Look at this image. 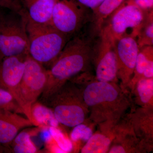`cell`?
I'll list each match as a JSON object with an SVG mask.
<instances>
[{
    "instance_id": "obj_2",
    "label": "cell",
    "mask_w": 153,
    "mask_h": 153,
    "mask_svg": "<svg viewBox=\"0 0 153 153\" xmlns=\"http://www.w3.org/2000/svg\"><path fill=\"white\" fill-rule=\"evenodd\" d=\"M97 37L85 29L69 39L58 57L48 69L47 85L41 94L46 101L65 83L87 71L93 61Z\"/></svg>"
},
{
    "instance_id": "obj_20",
    "label": "cell",
    "mask_w": 153,
    "mask_h": 153,
    "mask_svg": "<svg viewBox=\"0 0 153 153\" xmlns=\"http://www.w3.org/2000/svg\"><path fill=\"white\" fill-rule=\"evenodd\" d=\"M31 131H22L17 135L10 146L14 153H34L38 149L31 139Z\"/></svg>"
},
{
    "instance_id": "obj_3",
    "label": "cell",
    "mask_w": 153,
    "mask_h": 153,
    "mask_svg": "<svg viewBox=\"0 0 153 153\" xmlns=\"http://www.w3.org/2000/svg\"><path fill=\"white\" fill-rule=\"evenodd\" d=\"M43 103L52 110L59 123L68 127L84 123L89 115L80 88L71 80Z\"/></svg>"
},
{
    "instance_id": "obj_23",
    "label": "cell",
    "mask_w": 153,
    "mask_h": 153,
    "mask_svg": "<svg viewBox=\"0 0 153 153\" xmlns=\"http://www.w3.org/2000/svg\"><path fill=\"white\" fill-rule=\"evenodd\" d=\"M49 133L56 144L65 153L71 152L73 149V144L68 138L66 137L58 128L51 127L49 128Z\"/></svg>"
},
{
    "instance_id": "obj_8",
    "label": "cell",
    "mask_w": 153,
    "mask_h": 153,
    "mask_svg": "<svg viewBox=\"0 0 153 153\" xmlns=\"http://www.w3.org/2000/svg\"><path fill=\"white\" fill-rule=\"evenodd\" d=\"M48 78V69L28 54L25 61L21 90L27 109V117L32 123L31 106L44 92Z\"/></svg>"
},
{
    "instance_id": "obj_25",
    "label": "cell",
    "mask_w": 153,
    "mask_h": 153,
    "mask_svg": "<svg viewBox=\"0 0 153 153\" xmlns=\"http://www.w3.org/2000/svg\"><path fill=\"white\" fill-rule=\"evenodd\" d=\"M0 7L20 13H23L20 0H0Z\"/></svg>"
},
{
    "instance_id": "obj_19",
    "label": "cell",
    "mask_w": 153,
    "mask_h": 153,
    "mask_svg": "<svg viewBox=\"0 0 153 153\" xmlns=\"http://www.w3.org/2000/svg\"><path fill=\"white\" fill-rule=\"evenodd\" d=\"M132 93L140 107L153 108V78H142L137 82Z\"/></svg>"
},
{
    "instance_id": "obj_16",
    "label": "cell",
    "mask_w": 153,
    "mask_h": 153,
    "mask_svg": "<svg viewBox=\"0 0 153 153\" xmlns=\"http://www.w3.org/2000/svg\"><path fill=\"white\" fill-rule=\"evenodd\" d=\"M126 0H104L98 7L92 11L91 30L98 36L102 27L108 17Z\"/></svg>"
},
{
    "instance_id": "obj_27",
    "label": "cell",
    "mask_w": 153,
    "mask_h": 153,
    "mask_svg": "<svg viewBox=\"0 0 153 153\" xmlns=\"http://www.w3.org/2000/svg\"><path fill=\"white\" fill-rule=\"evenodd\" d=\"M141 9L146 12L153 10V0H131Z\"/></svg>"
},
{
    "instance_id": "obj_24",
    "label": "cell",
    "mask_w": 153,
    "mask_h": 153,
    "mask_svg": "<svg viewBox=\"0 0 153 153\" xmlns=\"http://www.w3.org/2000/svg\"><path fill=\"white\" fill-rule=\"evenodd\" d=\"M71 134V140L76 142L79 140L87 142L93 135L92 129L84 123L80 124L74 126Z\"/></svg>"
},
{
    "instance_id": "obj_5",
    "label": "cell",
    "mask_w": 153,
    "mask_h": 153,
    "mask_svg": "<svg viewBox=\"0 0 153 153\" xmlns=\"http://www.w3.org/2000/svg\"><path fill=\"white\" fill-rule=\"evenodd\" d=\"M26 25L24 13L0 10V61L7 57L29 54Z\"/></svg>"
},
{
    "instance_id": "obj_12",
    "label": "cell",
    "mask_w": 153,
    "mask_h": 153,
    "mask_svg": "<svg viewBox=\"0 0 153 153\" xmlns=\"http://www.w3.org/2000/svg\"><path fill=\"white\" fill-rule=\"evenodd\" d=\"M153 109L140 107L132 111L127 117L136 135L148 151L152 149Z\"/></svg>"
},
{
    "instance_id": "obj_10",
    "label": "cell",
    "mask_w": 153,
    "mask_h": 153,
    "mask_svg": "<svg viewBox=\"0 0 153 153\" xmlns=\"http://www.w3.org/2000/svg\"><path fill=\"white\" fill-rule=\"evenodd\" d=\"M28 55L10 56L0 61V87L13 94L24 110L27 117V109L22 98L21 85Z\"/></svg>"
},
{
    "instance_id": "obj_7",
    "label": "cell",
    "mask_w": 153,
    "mask_h": 153,
    "mask_svg": "<svg viewBox=\"0 0 153 153\" xmlns=\"http://www.w3.org/2000/svg\"><path fill=\"white\" fill-rule=\"evenodd\" d=\"M149 12L143 10L131 0H126L108 17L101 29L114 41L125 36L136 39Z\"/></svg>"
},
{
    "instance_id": "obj_28",
    "label": "cell",
    "mask_w": 153,
    "mask_h": 153,
    "mask_svg": "<svg viewBox=\"0 0 153 153\" xmlns=\"http://www.w3.org/2000/svg\"><path fill=\"white\" fill-rule=\"evenodd\" d=\"M82 5L93 11L100 5L104 0H77Z\"/></svg>"
},
{
    "instance_id": "obj_13",
    "label": "cell",
    "mask_w": 153,
    "mask_h": 153,
    "mask_svg": "<svg viewBox=\"0 0 153 153\" xmlns=\"http://www.w3.org/2000/svg\"><path fill=\"white\" fill-rule=\"evenodd\" d=\"M19 114L0 109V145L10 146L19 131L24 128L33 125L28 118L21 116Z\"/></svg>"
},
{
    "instance_id": "obj_11",
    "label": "cell",
    "mask_w": 153,
    "mask_h": 153,
    "mask_svg": "<svg viewBox=\"0 0 153 153\" xmlns=\"http://www.w3.org/2000/svg\"><path fill=\"white\" fill-rule=\"evenodd\" d=\"M115 50L117 65L118 79L120 86L127 90L134 74L139 48L136 39L131 37H122L114 41Z\"/></svg>"
},
{
    "instance_id": "obj_22",
    "label": "cell",
    "mask_w": 153,
    "mask_h": 153,
    "mask_svg": "<svg viewBox=\"0 0 153 153\" xmlns=\"http://www.w3.org/2000/svg\"><path fill=\"white\" fill-rule=\"evenodd\" d=\"M0 109L7 110L19 114L25 115L24 110L13 96L7 90L0 87Z\"/></svg>"
},
{
    "instance_id": "obj_17",
    "label": "cell",
    "mask_w": 153,
    "mask_h": 153,
    "mask_svg": "<svg viewBox=\"0 0 153 153\" xmlns=\"http://www.w3.org/2000/svg\"><path fill=\"white\" fill-rule=\"evenodd\" d=\"M114 138L113 128L108 131H100L93 134L81 150L82 153L108 152Z\"/></svg>"
},
{
    "instance_id": "obj_21",
    "label": "cell",
    "mask_w": 153,
    "mask_h": 153,
    "mask_svg": "<svg viewBox=\"0 0 153 153\" xmlns=\"http://www.w3.org/2000/svg\"><path fill=\"white\" fill-rule=\"evenodd\" d=\"M153 10L150 11L137 36L136 40L139 49L145 46H153Z\"/></svg>"
},
{
    "instance_id": "obj_29",
    "label": "cell",
    "mask_w": 153,
    "mask_h": 153,
    "mask_svg": "<svg viewBox=\"0 0 153 153\" xmlns=\"http://www.w3.org/2000/svg\"></svg>"
},
{
    "instance_id": "obj_6",
    "label": "cell",
    "mask_w": 153,
    "mask_h": 153,
    "mask_svg": "<svg viewBox=\"0 0 153 153\" xmlns=\"http://www.w3.org/2000/svg\"><path fill=\"white\" fill-rule=\"evenodd\" d=\"M90 10L77 0H55L51 25L70 39L91 22Z\"/></svg>"
},
{
    "instance_id": "obj_15",
    "label": "cell",
    "mask_w": 153,
    "mask_h": 153,
    "mask_svg": "<svg viewBox=\"0 0 153 153\" xmlns=\"http://www.w3.org/2000/svg\"><path fill=\"white\" fill-rule=\"evenodd\" d=\"M153 69V46H145L139 50L133 75L127 90L132 93L137 82L141 79L146 70Z\"/></svg>"
},
{
    "instance_id": "obj_18",
    "label": "cell",
    "mask_w": 153,
    "mask_h": 153,
    "mask_svg": "<svg viewBox=\"0 0 153 153\" xmlns=\"http://www.w3.org/2000/svg\"><path fill=\"white\" fill-rule=\"evenodd\" d=\"M31 113L34 125L49 128L51 127L58 128L59 123L50 108L36 102L31 106Z\"/></svg>"
},
{
    "instance_id": "obj_4",
    "label": "cell",
    "mask_w": 153,
    "mask_h": 153,
    "mask_svg": "<svg viewBox=\"0 0 153 153\" xmlns=\"http://www.w3.org/2000/svg\"><path fill=\"white\" fill-rule=\"evenodd\" d=\"M26 28L29 55L44 66H50L69 39L51 24H36L27 19Z\"/></svg>"
},
{
    "instance_id": "obj_26",
    "label": "cell",
    "mask_w": 153,
    "mask_h": 153,
    "mask_svg": "<svg viewBox=\"0 0 153 153\" xmlns=\"http://www.w3.org/2000/svg\"><path fill=\"white\" fill-rule=\"evenodd\" d=\"M46 146L49 152L64 153V152L56 144L50 134L46 140Z\"/></svg>"
},
{
    "instance_id": "obj_14",
    "label": "cell",
    "mask_w": 153,
    "mask_h": 153,
    "mask_svg": "<svg viewBox=\"0 0 153 153\" xmlns=\"http://www.w3.org/2000/svg\"><path fill=\"white\" fill-rule=\"evenodd\" d=\"M26 19L39 24H51L55 0H20Z\"/></svg>"
},
{
    "instance_id": "obj_9",
    "label": "cell",
    "mask_w": 153,
    "mask_h": 153,
    "mask_svg": "<svg viewBox=\"0 0 153 153\" xmlns=\"http://www.w3.org/2000/svg\"><path fill=\"white\" fill-rule=\"evenodd\" d=\"M93 60L95 67V79L99 81L117 82V65L114 41L105 30L98 35Z\"/></svg>"
},
{
    "instance_id": "obj_1",
    "label": "cell",
    "mask_w": 153,
    "mask_h": 153,
    "mask_svg": "<svg viewBox=\"0 0 153 153\" xmlns=\"http://www.w3.org/2000/svg\"><path fill=\"white\" fill-rule=\"evenodd\" d=\"M79 86L89 111L90 120L98 125L100 131H110L120 121L131 106L128 92L117 82L87 81L85 72L71 79Z\"/></svg>"
}]
</instances>
